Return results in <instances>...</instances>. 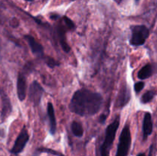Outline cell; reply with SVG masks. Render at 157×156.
<instances>
[{
  "mask_svg": "<svg viewBox=\"0 0 157 156\" xmlns=\"http://www.w3.org/2000/svg\"><path fill=\"white\" fill-rule=\"evenodd\" d=\"M120 125V119L119 117L114 119L112 123H110L107 127L105 134V139L104 142L101 147V156H109L110 148H111L113 142L114 141L115 136H116L117 131Z\"/></svg>",
  "mask_w": 157,
  "mask_h": 156,
  "instance_id": "cell-2",
  "label": "cell"
},
{
  "mask_svg": "<svg viewBox=\"0 0 157 156\" xmlns=\"http://www.w3.org/2000/svg\"><path fill=\"white\" fill-rule=\"evenodd\" d=\"M63 19H64V23H65L67 28L71 29V30H74V28H75V24H74L73 21L71 20L70 18L67 16H64V18H63Z\"/></svg>",
  "mask_w": 157,
  "mask_h": 156,
  "instance_id": "cell-18",
  "label": "cell"
},
{
  "mask_svg": "<svg viewBox=\"0 0 157 156\" xmlns=\"http://www.w3.org/2000/svg\"><path fill=\"white\" fill-rule=\"evenodd\" d=\"M144 82H137L134 85V90L136 93H140L141 90L144 89Z\"/></svg>",
  "mask_w": 157,
  "mask_h": 156,
  "instance_id": "cell-19",
  "label": "cell"
},
{
  "mask_svg": "<svg viewBox=\"0 0 157 156\" xmlns=\"http://www.w3.org/2000/svg\"><path fill=\"white\" fill-rule=\"evenodd\" d=\"M150 32L145 25H133L131 27L130 44L133 46H140L144 44L148 38Z\"/></svg>",
  "mask_w": 157,
  "mask_h": 156,
  "instance_id": "cell-4",
  "label": "cell"
},
{
  "mask_svg": "<svg viewBox=\"0 0 157 156\" xmlns=\"http://www.w3.org/2000/svg\"><path fill=\"white\" fill-rule=\"evenodd\" d=\"M47 113L48 117L49 119V131L52 135H54L56 132L57 123H56V118H55V110H54L53 104L52 102H48L47 105Z\"/></svg>",
  "mask_w": 157,
  "mask_h": 156,
  "instance_id": "cell-10",
  "label": "cell"
},
{
  "mask_svg": "<svg viewBox=\"0 0 157 156\" xmlns=\"http://www.w3.org/2000/svg\"><path fill=\"white\" fill-rule=\"evenodd\" d=\"M71 1H75V0H71Z\"/></svg>",
  "mask_w": 157,
  "mask_h": 156,
  "instance_id": "cell-24",
  "label": "cell"
},
{
  "mask_svg": "<svg viewBox=\"0 0 157 156\" xmlns=\"http://www.w3.org/2000/svg\"><path fill=\"white\" fill-rule=\"evenodd\" d=\"M152 73H153V68H152V66L150 64H146L145 66H144L140 70V71L138 72L137 76L139 79L145 80L150 77Z\"/></svg>",
  "mask_w": 157,
  "mask_h": 156,
  "instance_id": "cell-14",
  "label": "cell"
},
{
  "mask_svg": "<svg viewBox=\"0 0 157 156\" xmlns=\"http://www.w3.org/2000/svg\"><path fill=\"white\" fill-rule=\"evenodd\" d=\"M26 1H29V2H31V1H33V0H26Z\"/></svg>",
  "mask_w": 157,
  "mask_h": 156,
  "instance_id": "cell-23",
  "label": "cell"
},
{
  "mask_svg": "<svg viewBox=\"0 0 157 156\" xmlns=\"http://www.w3.org/2000/svg\"><path fill=\"white\" fill-rule=\"evenodd\" d=\"M106 119H107V115H105V114L101 115V116H100V119H99L100 122H101V123H102V124H104V122H105Z\"/></svg>",
  "mask_w": 157,
  "mask_h": 156,
  "instance_id": "cell-20",
  "label": "cell"
},
{
  "mask_svg": "<svg viewBox=\"0 0 157 156\" xmlns=\"http://www.w3.org/2000/svg\"><path fill=\"white\" fill-rule=\"evenodd\" d=\"M27 91L26 79L22 73H19L17 80V94L19 100L22 101L25 99Z\"/></svg>",
  "mask_w": 157,
  "mask_h": 156,
  "instance_id": "cell-8",
  "label": "cell"
},
{
  "mask_svg": "<svg viewBox=\"0 0 157 156\" xmlns=\"http://www.w3.org/2000/svg\"><path fill=\"white\" fill-rule=\"evenodd\" d=\"M71 131L74 136L76 137H82L84 135V128L79 122L74 121L71 123Z\"/></svg>",
  "mask_w": 157,
  "mask_h": 156,
  "instance_id": "cell-15",
  "label": "cell"
},
{
  "mask_svg": "<svg viewBox=\"0 0 157 156\" xmlns=\"http://www.w3.org/2000/svg\"><path fill=\"white\" fill-rule=\"evenodd\" d=\"M58 38H59L60 44H61L63 50H64V52H66V53H68L71 50V47L67 42L65 32H64L62 26H58Z\"/></svg>",
  "mask_w": 157,
  "mask_h": 156,
  "instance_id": "cell-13",
  "label": "cell"
},
{
  "mask_svg": "<svg viewBox=\"0 0 157 156\" xmlns=\"http://www.w3.org/2000/svg\"><path fill=\"white\" fill-rule=\"evenodd\" d=\"M130 99V91L128 87L126 85L123 86L121 90H120L119 94L117 96V99L116 100V106L117 108L124 107L127 105Z\"/></svg>",
  "mask_w": 157,
  "mask_h": 156,
  "instance_id": "cell-7",
  "label": "cell"
},
{
  "mask_svg": "<svg viewBox=\"0 0 157 156\" xmlns=\"http://www.w3.org/2000/svg\"><path fill=\"white\" fill-rule=\"evenodd\" d=\"M139 1H140V0H135V2H136V3H138V2H139Z\"/></svg>",
  "mask_w": 157,
  "mask_h": 156,
  "instance_id": "cell-22",
  "label": "cell"
},
{
  "mask_svg": "<svg viewBox=\"0 0 157 156\" xmlns=\"http://www.w3.org/2000/svg\"><path fill=\"white\" fill-rule=\"evenodd\" d=\"M102 104L103 97L100 93L81 89L74 93L69 104V108L75 114L88 116L98 113Z\"/></svg>",
  "mask_w": 157,
  "mask_h": 156,
  "instance_id": "cell-1",
  "label": "cell"
},
{
  "mask_svg": "<svg viewBox=\"0 0 157 156\" xmlns=\"http://www.w3.org/2000/svg\"><path fill=\"white\" fill-rule=\"evenodd\" d=\"M44 61H45V63L47 64V65L49 67H52H52H55V66L59 65V64H58L55 60H54L53 58H50V57H47Z\"/></svg>",
  "mask_w": 157,
  "mask_h": 156,
  "instance_id": "cell-17",
  "label": "cell"
},
{
  "mask_svg": "<svg viewBox=\"0 0 157 156\" xmlns=\"http://www.w3.org/2000/svg\"><path fill=\"white\" fill-rule=\"evenodd\" d=\"M131 145V134L128 125H126L121 133L117 150L115 156H127Z\"/></svg>",
  "mask_w": 157,
  "mask_h": 156,
  "instance_id": "cell-3",
  "label": "cell"
},
{
  "mask_svg": "<svg viewBox=\"0 0 157 156\" xmlns=\"http://www.w3.org/2000/svg\"><path fill=\"white\" fill-rule=\"evenodd\" d=\"M29 139V133H28L27 129L24 127L21 131V132L19 133L18 137H17L15 144H14L12 150H11V152L15 154H18L20 152H21L25 147Z\"/></svg>",
  "mask_w": 157,
  "mask_h": 156,
  "instance_id": "cell-6",
  "label": "cell"
},
{
  "mask_svg": "<svg viewBox=\"0 0 157 156\" xmlns=\"http://www.w3.org/2000/svg\"><path fill=\"white\" fill-rule=\"evenodd\" d=\"M43 93H44V90L41 84H38L37 81H33L29 87V100L33 103L35 106H37L40 104Z\"/></svg>",
  "mask_w": 157,
  "mask_h": 156,
  "instance_id": "cell-5",
  "label": "cell"
},
{
  "mask_svg": "<svg viewBox=\"0 0 157 156\" xmlns=\"http://www.w3.org/2000/svg\"><path fill=\"white\" fill-rule=\"evenodd\" d=\"M143 132H144V140H146L153 132V121H152L151 115L150 113H147L144 116V122H143Z\"/></svg>",
  "mask_w": 157,
  "mask_h": 156,
  "instance_id": "cell-11",
  "label": "cell"
},
{
  "mask_svg": "<svg viewBox=\"0 0 157 156\" xmlns=\"http://www.w3.org/2000/svg\"><path fill=\"white\" fill-rule=\"evenodd\" d=\"M0 95H1L2 100V119H5L12 112V106H11L10 100L7 95L2 90H0Z\"/></svg>",
  "mask_w": 157,
  "mask_h": 156,
  "instance_id": "cell-12",
  "label": "cell"
},
{
  "mask_svg": "<svg viewBox=\"0 0 157 156\" xmlns=\"http://www.w3.org/2000/svg\"><path fill=\"white\" fill-rule=\"evenodd\" d=\"M136 156H146L145 154H144V153H140V154H138Z\"/></svg>",
  "mask_w": 157,
  "mask_h": 156,
  "instance_id": "cell-21",
  "label": "cell"
},
{
  "mask_svg": "<svg viewBox=\"0 0 157 156\" xmlns=\"http://www.w3.org/2000/svg\"><path fill=\"white\" fill-rule=\"evenodd\" d=\"M25 39L29 44L32 53L38 55V56H42L44 50H43V47L41 44H39L32 35H25Z\"/></svg>",
  "mask_w": 157,
  "mask_h": 156,
  "instance_id": "cell-9",
  "label": "cell"
},
{
  "mask_svg": "<svg viewBox=\"0 0 157 156\" xmlns=\"http://www.w3.org/2000/svg\"><path fill=\"white\" fill-rule=\"evenodd\" d=\"M155 96V92L153 90H149V91L146 92L141 97V102L143 103H147V102H150L152 99H153Z\"/></svg>",
  "mask_w": 157,
  "mask_h": 156,
  "instance_id": "cell-16",
  "label": "cell"
}]
</instances>
